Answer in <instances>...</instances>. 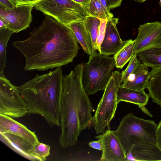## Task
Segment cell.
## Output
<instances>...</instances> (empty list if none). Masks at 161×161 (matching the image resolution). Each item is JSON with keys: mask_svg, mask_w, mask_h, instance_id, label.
<instances>
[{"mask_svg": "<svg viewBox=\"0 0 161 161\" xmlns=\"http://www.w3.org/2000/svg\"><path fill=\"white\" fill-rule=\"evenodd\" d=\"M119 18L114 17L107 19L105 31L101 44L100 53L107 56L115 54L124 45L126 41L120 38L117 28Z\"/></svg>", "mask_w": 161, "mask_h": 161, "instance_id": "cell-12", "label": "cell"}, {"mask_svg": "<svg viewBox=\"0 0 161 161\" xmlns=\"http://www.w3.org/2000/svg\"><path fill=\"white\" fill-rule=\"evenodd\" d=\"M0 6L8 10L12 9L14 7L8 0H0Z\"/></svg>", "mask_w": 161, "mask_h": 161, "instance_id": "cell-33", "label": "cell"}, {"mask_svg": "<svg viewBox=\"0 0 161 161\" xmlns=\"http://www.w3.org/2000/svg\"><path fill=\"white\" fill-rule=\"evenodd\" d=\"M84 22L86 29L91 36L95 50L100 24V19L89 15L86 18Z\"/></svg>", "mask_w": 161, "mask_h": 161, "instance_id": "cell-23", "label": "cell"}, {"mask_svg": "<svg viewBox=\"0 0 161 161\" xmlns=\"http://www.w3.org/2000/svg\"><path fill=\"white\" fill-rule=\"evenodd\" d=\"M1 141L17 154L29 160L36 161L34 156V145L18 136L0 133Z\"/></svg>", "mask_w": 161, "mask_h": 161, "instance_id": "cell-15", "label": "cell"}, {"mask_svg": "<svg viewBox=\"0 0 161 161\" xmlns=\"http://www.w3.org/2000/svg\"><path fill=\"white\" fill-rule=\"evenodd\" d=\"M82 70L83 64H80L69 74L63 76L58 141L64 148L75 145L82 130L79 118L78 103L79 90L82 84Z\"/></svg>", "mask_w": 161, "mask_h": 161, "instance_id": "cell-3", "label": "cell"}, {"mask_svg": "<svg viewBox=\"0 0 161 161\" xmlns=\"http://www.w3.org/2000/svg\"><path fill=\"white\" fill-rule=\"evenodd\" d=\"M134 0L136 2H138V3H143L146 1L147 0Z\"/></svg>", "mask_w": 161, "mask_h": 161, "instance_id": "cell-37", "label": "cell"}, {"mask_svg": "<svg viewBox=\"0 0 161 161\" xmlns=\"http://www.w3.org/2000/svg\"><path fill=\"white\" fill-rule=\"evenodd\" d=\"M67 26L73 31L78 42L86 53L91 55L96 52L91 36L84 21L73 22Z\"/></svg>", "mask_w": 161, "mask_h": 161, "instance_id": "cell-17", "label": "cell"}, {"mask_svg": "<svg viewBox=\"0 0 161 161\" xmlns=\"http://www.w3.org/2000/svg\"><path fill=\"white\" fill-rule=\"evenodd\" d=\"M78 42L68 26L46 15L27 39L12 45L25 58L24 70L44 71L72 62L79 49Z\"/></svg>", "mask_w": 161, "mask_h": 161, "instance_id": "cell-1", "label": "cell"}, {"mask_svg": "<svg viewBox=\"0 0 161 161\" xmlns=\"http://www.w3.org/2000/svg\"><path fill=\"white\" fill-rule=\"evenodd\" d=\"M100 24L95 48V50H97L99 53L100 52V45L104 36L107 21V19H100Z\"/></svg>", "mask_w": 161, "mask_h": 161, "instance_id": "cell-27", "label": "cell"}, {"mask_svg": "<svg viewBox=\"0 0 161 161\" xmlns=\"http://www.w3.org/2000/svg\"><path fill=\"white\" fill-rule=\"evenodd\" d=\"M160 5L161 6V0H160Z\"/></svg>", "mask_w": 161, "mask_h": 161, "instance_id": "cell-38", "label": "cell"}, {"mask_svg": "<svg viewBox=\"0 0 161 161\" xmlns=\"http://www.w3.org/2000/svg\"><path fill=\"white\" fill-rule=\"evenodd\" d=\"M103 9L108 18L114 17L113 14L110 12V8L106 0H99Z\"/></svg>", "mask_w": 161, "mask_h": 161, "instance_id": "cell-29", "label": "cell"}, {"mask_svg": "<svg viewBox=\"0 0 161 161\" xmlns=\"http://www.w3.org/2000/svg\"><path fill=\"white\" fill-rule=\"evenodd\" d=\"M82 64V83L87 95L104 91L115 67L114 57L95 52L89 56L88 61Z\"/></svg>", "mask_w": 161, "mask_h": 161, "instance_id": "cell-4", "label": "cell"}, {"mask_svg": "<svg viewBox=\"0 0 161 161\" xmlns=\"http://www.w3.org/2000/svg\"><path fill=\"white\" fill-rule=\"evenodd\" d=\"M157 126L152 120L140 118L130 113L123 117L114 131L126 152L132 145L140 142L157 144Z\"/></svg>", "mask_w": 161, "mask_h": 161, "instance_id": "cell-5", "label": "cell"}, {"mask_svg": "<svg viewBox=\"0 0 161 161\" xmlns=\"http://www.w3.org/2000/svg\"><path fill=\"white\" fill-rule=\"evenodd\" d=\"M139 107L141 109V110L144 111L145 113L149 115L150 116L152 117V115L148 111L144 106H141Z\"/></svg>", "mask_w": 161, "mask_h": 161, "instance_id": "cell-35", "label": "cell"}, {"mask_svg": "<svg viewBox=\"0 0 161 161\" xmlns=\"http://www.w3.org/2000/svg\"><path fill=\"white\" fill-rule=\"evenodd\" d=\"M110 9L119 7L123 0H106Z\"/></svg>", "mask_w": 161, "mask_h": 161, "instance_id": "cell-31", "label": "cell"}, {"mask_svg": "<svg viewBox=\"0 0 161 161\" xmlns=\"http://www.w3.org/2000/svg\"><path fill=\"white\" fill-rule=\"evenodd\" d=\"M148 94L145 91H139L120 86L117 94L118 103L124 101L135 104L139 107L145 106L148 103L149 99Z\"/></svg>", "mask_w": 161, "mask_h": 161, "instance_id": "cell-18", "label": "cell"}, {"mask_svg": "<svg viewBox=\"0 0 161 161\" xmlns=\"http://www.w3.org/2000/svg\"><path fill=\"white\" fill-rule=\"evenodd\" d=\"M88 145L90 147L94 149L102 151L103 150V144L101 141L99 139L96 141L90 142Z\"/></svg>", "mask_w": 161, "mask_h": 161, "instance_id": "cell-30", "label": "cell"}, {"mask_svg": "<svg viewBox=\"0 0 161 161\" xmlns=\"http://www.w3.org/2000/svg\"><path fill=\"white\" fill-rule=\"evenodd\" d=\"M34 8L66 25L89 16L84 6L72 0H41Z\"/></svg>", "mask_w": 161, "mask_h": 161, "instance_id": "cell-7", "label": "cell"}, {"mask_svg": "<svg viewBox=\"0 0 161 161\" xmlns=\"http://www.w3.org/2000/svg\"><path fill=\"white\" fill-rule=\"evenodd\" d=\"M147 88L152 102L161 107V66L152 68Z\"/></svg>", "mask_w": 161, "mask_h": 161, "instance_id": "cell-19", "label": "cell"}, {"mask_svg": "<svg viewBox=\"0 0 161 161\" xmlns=\"http://www.w3.org/2000/svg\"><path fill=\"white\" fill-rule=\"evenodd\" d=\"M127 161H161V149L157 144L139 142L132 145L126 152Z\"/></svg>", "mask_w": 161, "mask_h": 161, "instance_id": "cell-13", "label": "cell"}, {"mask_svg": "<svg viewBox=\"0 0 161 161\" xmlns=\"http://www.w3.org/2000/svg\"><path fill=\"white\" fill-rule=\"evenodd\" d=\"M15 7L24 5H35L41 0H8Z\"/></svg>", "mask_w": 161, "mask_h": 161, "instance_id": "cell-28", "label": "cell"}, {"mask_svg": "<svg viewBox=\"0 0 161 161\" xmlns=\"http://www.w3.org/2000/svg\"><path fill=\"white\" fill-rule=\"evenodd\" d=\"M7 29L3 22L0 19V30Z\"/></svg>", "mask_w": 161, "mask_h": 161, "instance_id": "cell-36", "label": "cell"}, {"mask_svg": "<svg viewBox=\"0 0 161 161\" xmlns=\"http://www.w3.org/2000/svg\"><path fill=\"white\" fill-rule=\"evenodd\" d=\"M34 5L14 6L10 10L0 6V19L7 29L17 33L29 27L32 20L31 12Z\"/></svg>", "mask_w": 161, "mask_h": 161, "instance_id": "cell-9", "label": "cell"}, {"mask_svg": "<svg viewBox=\"0 0 161 161\" xmlns=\"http://www.w3.org/2000/svg\"><path fill=\"white\" fill-rule=\"evenodd\" d=\"M148 68L145 64L141 63L127 80L120 86L136 90L144 91L147 88L150 76Z\"/></svg>", "mask_w": 161, "mask_h": 161, "instance_id": "cell-16", "label": "cell"}, {"mask_svg": "<svg viewBox=\"0 0 161 161\" xmlns=\"http://www.w3.org/2000/svg\"><path fill=\"white\" fill-rule=\"evenodd\" d=\"M63 75L61 67L36 74L18 89L26 103L28 114L41 115L50 127L60 126Z\"/></svg>", "mask_w": 161, "mask_h": 161, "instance_id": "cell-2", "label": "cell"}, {"mask_svg": "<svg viewBox=\"0 0 161 161\" xmlns=\"http://www.w3.org/2000/svg\"><path fill=\"white\" fill-rule=\"evenodd\" d=\"M139 60L148 67L161 66V48L143 50L137 54Z\"/></svg>", "mask_w": 161, "mask_h": 161, "instance_id": "cell-20", "label": "cell"}, {"mask_svg": "<svg viewBox=\"0 0 161 161\" xmlns=\"http://www.w3.org/2000/svg\"><path fill=\"white\" fill-rule=\"evenodd\" d=\"M156 135L157 145L161 149V119L158 125Z\"/></svg>", "mask_w": 161, "mask_h": 161, "instance_id": "cell-32", "label": "cell"}, {"mask_svg": "<svg viewBox=\"0 0 161 161\" xmlns=\"http://www.w3.org/2000/svg\"><path fill=\"white\" fill-rule=\"evenodd\" d=\"M101 135L95 137L100 140L103 150L100 161H126V152L119 139L109 126Z\"/></svg>", "mask_w": 161, "mask_h": 161, "instance_id": "cell-11", "label": "cell"}, {"mask_svg": "<svg viewBox=\"0 0 161 161\" xmlns=\"http://www.w3.org/2000/svg\"><path fill=\"white\" fill-rule=\"evenodd\" d=\"M14 33L8 29L0 30V77L5 76L6 48L8 41Z\"/></svg>", "mask_w": 161, "mask_h": 161, "instance_id": "cell-22", "label": "cell"}, {"mask_svg": "<svg viewBox=\"0 0 161 161\" xmlns=\"http://www.w3.org/2000/svg\"><path fill=\"white\" fill-rule=\"evenodd\" d=\"M85 7L89 16L99 19H109L104 12L99 0H90Z\"/></svg>", "mask_w": 161, "mask_h": 161, "instance_id": "cell-24", "label": "cell"}, {"mask_svg": "<svg viewBox=\"0 0 161 161\" xmlns=\"http://www.w3.org/2000/svg\"><path fill=\"white\" fill-rule=\"evenodd\" d=\"M34 156L37 161H45L50 154V147L39 142L34 145Z\"/></svg>", "mask_w": 161, "mask_h": 161, "instance_id": "cell-26", "label": "cell"}, {"mask_svg": "<svg viewBox=\"0 0 161 161\" xmlns=\"http://www.w3.org/2000/svg\"><path fill=\"white\" fill-rule=\"evenodd\" d=\"M141 63L137 59V54H134L130 60L126 68L121 73V84L125 82Z\"/></svg>", "mask_w": 161, "mask_h": 161, "instance_id": "cell-25", "label": "cell"}, {"mask_svg": "<svg viewBox=\"0 0 161 161\" xmlns=\"http://www.w3.org/2000/svg\"><path fill=\"white\" fill-rule=\"evenodd\" d=\"M134 44V54L147 49L161 48V23L156 21L140 25Z\"/></svg>", "mask_w": 161, "mask_h": 161, "instance_id": "cell-10", "label": "cell"}, {"mask_svg": "<svg viewBox=\"0 0 161 161\" xmlns=\"http://www.w3.org/2000/svg\"><path fill=\"white\" fill-rule=\"evenodd\" d=\"M134 40H127L122 47L114 54L116 67L121 69L130 60L134 54Z\"/></svg>", "mask_w": 161, "mask_h": 161, "instance_id": "cell-21", "label": "cell"}, {"mask_svg": "<svg viewBox=\"0 0 161 161\" xmlns=\"http://www.w3.org/2000/svg\"><path fill=\"white\" fill-rule=\"evenodd\" d=\"M121 85V73L113 71L94 116V127L97 135L105 132L115 117L118 104L117 94Z\"/></svg>", "mask_w": 161, "mask_h": 161, "instance_id": "cell-6", "label": "cell"}, {"mask_svg": "<svg viewBox=\"0 0 161 161\" xmlns=\"http://www.w3.org/2000/svg\"><path fill=\"white\" fill-rule=\"evenodd\" d=\"M28 106L19 92L5 76L0 77V114L19 118L28 114Z\"/></svg>", "mask_w": 161, "mask_h": 161, "instance_id": "cell-8", "label": "cell"}, {"mask_svg": "<svg viewBox=\"0 0 161 161\" xmlns=\"http://www.w3.org/2000/svg\"><path fill=\"white\" fill-rule=\"evenodd\" d=\"M0 133L16 135L34 145L39 142L35 132L30 130L12 118L1 114H0Z\"/></svg>", "mask_w": 161, "mask_h": 161, "instance_id": "cell-14", "label": "cell"}, {"mask_svg": "<svg viewBox=\"0 0 161 161\" xmlns=\"http://www.w3.org/2000/svg\"><path fill=\"white\" fill-rule=\"evenodd\" d=\"M85 7L88 3L90 0H72Z\"/></svg>", "mask_w": 161, "mask_h": 161, "instance_id": "cell-34", "label": "cell"}]
</instances>
